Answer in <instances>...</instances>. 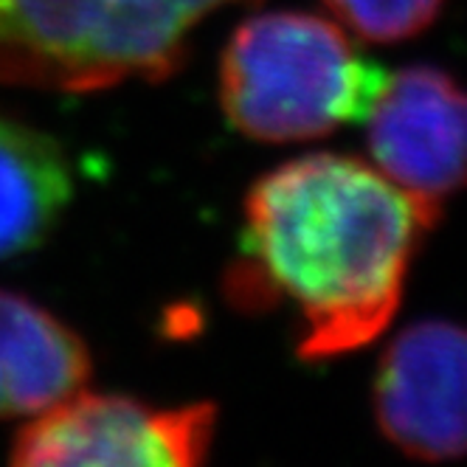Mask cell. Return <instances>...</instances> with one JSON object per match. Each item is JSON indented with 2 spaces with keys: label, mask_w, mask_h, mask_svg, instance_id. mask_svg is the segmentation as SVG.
<instances>
[{
  "label": "cell",
  "mask_w": 467,
  "mask_h": 467,
  "mask_svg": "<svg viewBox=\"0 0 467 467\" xmlns=\"http://www.w3.org/2000/svg\"><path fill=\"white\" fill-rule=\"evenodd\" d=\"M425 217L375 166L347 155L296 158L245 200V259L228 285L240 305L296 310L298 355L355 352L389 327Z\"/></svg>",
  "instance_id": "obj_1"
},
{
  "label": "cell",
  "mask_w": 467,
  "mask_h": 467,
  "mask_svg": "<svg viewBox=\"0 0 467 467\" xmlns=\"http://www.w3.org/2000/svg\"><path fill=\"white\" fill-rule=\"evenodd\" d=\"M386 79L332 20L265 12L231 35L220 99L228 121L251 139L307 141L369 119Z\"/></svg>",
  "instance_id": "obj_2"
},
{
  "label": "cell",
  "mask_w": 467,
  "mask_h": 467,
  "mask_svg": "<svg viewBox=\"0 0 467 467\" xmlns=\"http://www.w3.org/2000/svg\"><path fill=\"white\" fill-rule=\"evenodd\" d=\"M197 0H0V82L85 93L175 74Z\"/></svg>",
  "instance_id": "obj_3"
},
{
  "label": "cell",
  "mask_w": 467,
  "mask_h": 467,
  "mask_svg": "<svg viewBox=\"0 0 467 467\" xmlns=\"http://www.w3.org/2000/svg\"><path fill=\"white\" fill-rule=\"evenodd\" d=\"M217 425L212 403L155 409L121 394L74 391L31 417L15 437L12 462L192 467L209 456Z\"/></svg>",
  "instance_id": "obj_4"
},
{
  "label": "cell",
  "mask_w": 467,
  "mask_h": 467,
  "mask_svg": "<svg viewBox=\"0 0 467 467\" xmlns=\"http://www.w3.org/2000/svg\"><path fill=\"white\" fill-rule=\"evenodd\" d=\"M366 121L375 170L433 225L445 200L467 189V90L417 65L386 79Z\"/></svg>",
  "instance_id": "obj_5"
},
{
  "label": "cell",
  "mask_w": 467,
  "mask_h": 467,
  "mask_svg": "<svg viewBox=\"0 0 467 467\" xmlns=\"http://www.w3.org/2000/svg\"><path fill=\"white\" fill-rule=\"evenodd\" d=\"M375 417L414 459L467 456V327L420 321L400 332L378 366Z\"/></svg>",
  "instance_id": "obj_6"
},
{
  "label": "cell",
  "mask_w": 467,
  "mask_h": 467,
  "mask_svg": "<svg viewBox=\"0 0 467 467\" xmlns=\"http://www.w3.org/2000/svg\"><path fill=\"white\" fill-rule=\"evenodd\" d=\"M88 378L90 352L77 332L31 298L0 290V420L35 417Z\"/></svg>",
  "instance_id": "obj_7"
},
{
  "label": "cell",
  "mask_w": 467,
  "mask_h": 467,
  "mask_svg": "<svg viewBox=\"0 0 467 467\" xmlns=\"http://www.w3.org/2000/svg\"><path fill=\"white\" fill-rule=\"evenodd\" d=\"M71 194L62 147L43 130L0 113V259L43 245Z\"/></svg>",
  "instance_id": "obj_8"
},
{
  "label": "cell",
  "mask_w": 467,
  "mask_h": 467,
  "mask_svg": "<svg viewBox=\"0 0 467 467\" xmlns=\"http://www.w3.org/2000/svg\"><path fill=\"white\" fill-rule=\"evenodd\" d=\"M349 31L366 43L409 40L440 15L445 0H324Z\"/></svg>",
  "instance_id": "obj_9"
},
{
  "label": "cell",
  "mask_w": 467,
  "mask_h": 467,
  "mask_svg": "<svg viewBox=\"0 0 467 467\" xmlns=\"http://www.w3.org/2000/svg\"><path fill=\"white\" fill-rule=\"evenodd\" d=\"M200 6H203L206 12H212V9H217V6H225V4H237V0H197Z\"/></svg>",
  "instance_id": "obj_10"
}]
</instances>
